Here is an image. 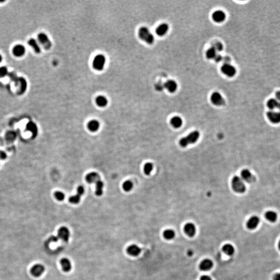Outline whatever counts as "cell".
I'll return each instance as SVG.
<instances>
[{"label": "cell", "instance_id": "6da1fadb", "mask_svg": "<svg viewBox=\"0 0 280 280\" xmlns=\"http://www.w3.org/2000/svg\"><path fill=\"white\" fill-rule=\"evenodd\" d=\"M200 132L195 130L190 132L187 136L182 138L180 141V145L182 147H186L190 144L195 143L200 138Z\"/></svg>", "mask_w": 280, "mask_h": 280}, {"label": "cell", "instance_id": "7a4b0ae2", "mask_svg": "<svg viewBox=\"0 0 280 280\" xmlns=\"http://www.w3.org/2000/svg\"><path fill=\"white\" fill-rule=\"evenodd\" d=\"M138 36L141 40L148 44L154 43V36L150 30L146 27H142L138 31Z\"/></svg>", "mask_w": 280, "mask_h": 280}, {"label": "cell", "instance_id": "3957f363", "mask_svg": "<svg viewBox=\"0 0 280 280\" xmlns=\"http://www.w3.org/2000/svg\"><path fill=\"white\" fill-rule=\"evenodd\" d=\"M231 186L235 192L239 194L244 193L246 190V186L241 177L234 176L231 180Z\"/></svg>", "mask_w": 280, "mask_h": 280}, {"label": "cell", "instance_id": "277c9868", "mask_svg": "<svg viewBox=\"0 0 280 280\" xmlns=\"http://www.w3.org/2000/svg\"><path fill=\"white\" fill-rule=\"evenodd\" d=\"M106 61V57L104 55L101 54L97 55L92 61V67L96 71H101L104 69Z\"/></svg>", "mask_w": 280, "mask_h": 280}, {"label": "cell", "instance_id": "5b68a950", "mask_svg": "<svg viewBox=\"0 0 280 280\" xmlns=\"http://www.w3.org/2000/svg\"><path fill=\"white\" fill-rule=\"evenodd\" d=\"M212 103L216 106H222L225 103V101L219 92H214L211 97Z\"/></svg>", "mask_w": 280, "mask_h": 280}, {"label": "cell", "instance_id": "8992f818", "mask_svg": "<svg viewBox=\"0 0 280 280\" xmlns=\"http://www.w3.org/2000/svg\"><path fill=\"white\" fill-rule=\"evenodd\" d=\"M222 72L228 77H233L236 73V69L229 63H225L222 67Z\"/></svg>", "mask_w": 280, "mask_h": 280}, {"label": "cell", "instance_id": "52a82bcc", "mask_svg": "<svg viewBox=\"0 0 280 280\" xmlns=\"http://www.w3.org/2000/svg\"><path fill=\"white\" fill-rule=\"evenodd\" d=\"M38 38L39 42L43 45L44 48L46 49H50L52 46V43L48 36L46 34H45L44 33H40L38 34Z\"/></svg>", "mask_w": 280, "mask_h": 280}, {"label": "cell", "instance_id": "ba28073f", "mask_svg": "<svg viewBox=\"0 0 280 280\" xmlns=\"http://www.w3.org/2000/svg\"><path fill=\"white\" fill-rule=\"evenodd\" d=\"M58 237L64 242H68L70 237V230L66 227L62 226L58 230Z\"/></svg>", "mask_w": 280, "mask_h": 280}, {"label": "cell", "instance_id": "9c48e42d", "mask_svg": "<svg viewBox=\"0 0 280 280\" xmlns=\"http://www.w3.org/2000/svg\"><path fill=\"white\" fill-rule=\"evenodd\" d=\"M241 178L248 183H251L255 180V178L248 169H243L241 172Z\"/></svg>", "mask_w": 280, "mask_h": 280}, {"label": "cell", "instance_id": "30bf717a", "mask_svg": "<svg viewBox=\"0 0 280 280\" xmlns=\"http://www.w3.org/2000/svg\"><path fill=\"white\" fill-rule=\"evenodd\" d=\"M260 223V219L258 216H253L248 219L246 223V227L250 230L255 229Z\"/></svg>", "mask_w": 280, "mask_h": 280}, {"label": "cell", "instance_id": "8fae6325", "mask_svg": "<svg viewBox=\"0 0 280 280\" xmlns=\"http://www.w3.org/2000/svg\"><path fill=\"white\" fill-rule=\"evenodd\" d=\"M267 116L270 122L274 124L280 122V112L270 111L267 112Z\"/></svg>", "mask_w": 280, "mask_h": 280}, {"label": "cell", "instance_id": "7c38bea8", "mask_svg": "<svg viewBox=\"0 0 280 280\" xmlns=\"http://www.w3.org/2000/svg\"><path fill=\"white\" fill-rule=\"evenodd\" d=\"M184 230L187 236L193 237L196 234V226L192 223H187L184 226Z\"/></svg>", "mask_w": 280, "mask_h": 280}, {"label": "cell", "instance_id": "4fadbf2b", "mask_svg": "<svg viewBox=\"0 0 280 280\" xmlns=\"http://www.w3.org/2000/svg\"><path fill=\"white\" fill-rule=\"evenodd\" d=\"M213 267V262L210 259H204L200 262L199 268L200 270L203 271H207L211 270Z\"/></svg>", "mask_w": 280, "mask_h": 280}, {"label": "cell", "instance_id": "5bb4252c", "mask_svg": "<svg viewBox=\"0 0 280 280\" xmlns=\"http://www.w3.org/2000/svg\"><path fill=\"white\" fill-rule=\"evenodd\" d=\"M226 14L222 10H216L212 15V18L215 22L220 23L226 19Z\"/></svg>", "mask_w": 280, "mask_h": 280}, {"label": "cell", "instance_id": "9a60e30c", "mask_svg": "<svg viewBox=\"0 0 280 280\" xmlns=\"http://www.w3.org/2000/svg\"><path fill=\"white\" fill-rule=\"evenodd\" d=\"M45 271V268L42 265L36 264L32 267L31 269V274L35 277L41 276Z\"/></svg>", "mask_w": 280, "mask_h": 280}, {"label": "cell", "instance_id": "2e32d148", "mask_svg": "<svg viewBox=\"0 0 280 280\" xmlns=\"http://www.w3.org/2000/svg\"><path fill=\"white\" fill-rule=\"evenodd\" d=\"M127 252L131 256H138L141 252V248L136 244H131L127 248Z\"/></svg>", "mask_w": 280, "mask_h": 280}, {"label": "cell", "instance_id": "e0dca14e", "mask_svg": "<svg viewBox=\"0 0 280 280\" xmlns=\"http://www.w3.org/2000/svg\"><path fill=\"white\" fill-rule=\"evenodd\" d=\"M164 87L166 88L169 92L171 93L175 92L178 88V84L175 81L173 80H169L165 83Z\"/></svg>", "mask_w": 280, "mask_h": 280}, {"label": "cell", "instance_id": "ac0fdd59", "mask_svg": "<svg viewBox=\"0 0 280 280\" xmlns=\"http://www.w3.org/2000/svg\"><path fill=\"white\" fill-rule=\"evenodd\" d=\"M99 180H100V176L96 172H90L87 174L86 176V181L89 184L96 183Z\"/></svg>", "mask_w": 280, "mask_h": 280}, {"label": "cell", "instance_id": "d6986e66", "mask_svg": "<svg viewBox=\"0 0 280 280\" xmlns=\"http://www.w3.org/2000/svg\"><path fill=\"white\" fill-rule=\"evenodd\" d=\"M60 264L62 267V270L66 272H69L72 269L71 262L68 258H62L60 260Z\"/></svg>", "mask_w": 280, "mask_h": 280}, {"label": "cell", "instance_id": "ffe728a7", "mask_svg": "<svg viewBox=\"0 0 280 280\" xmlns=\"http://www.w3.org/2000/svg\"><path fill=\"white\" fill-rule=\"evenodd\" d=\"M169 30V26L167 24H162L156 28V34L160 36H164Z\"/></svg>", "mask_w": 280, "mask_h": 280}, {"label": "cell", "instance_id": "44dd1931", "mask_svg": "<svg viewBox=\"0 0 280 280\" xmlns=\"http://www.w3.org/2000/svg\"><path fill=\"white\" fill-rule=\"evenodd\" d=\"M13 52L16 57H21L24 56L26 52V48L22 45H17L14 47Z\"/></svg>", "mask_w": 280, "mask_h": 280}, {"label": "cell", "instance_id": "7402d4cb", "mask_svg": "<svg viewBox=\"0 0 280 280\" xmlns=\"http://www.w3.org/2000/svg\"><path fill=\"white\" fill-rule=\"evenodd\" d=\"M95 101L97 105L100 108H104L108 104V99L103 95H100L97 97Z\"/></svg>", "mask_w": 280, "mask_h": 280}, {"label": "cell", "instance_id": "603a6c76", "mask_svg": "<svg viewBox=\"0 0 280 280\" xmlns=\"http://www.w3.org/2000/svg\"><path fill=\"white\" fill-rule=\"evenodd\" d=\"M268 108L271 110L274 109H278L280 110V102L278 101L276 99H270L268 100L267 103Z\"/></svg>", "mask_w": 280, "mask_h": 280}, {"label": "cell", "instance_id": "cb8c5ba5", "mask_svg": "<svg viewBox=\"0 0 280 280\" xmlns=\"http://www.w3.org/2000/svg\"><path fill=\"white\" fill-rule=\"evenodd\" d=\"M265 217L267 220L271 223L276 222L278 219V214L273 211H268L265 214Z\"/></svg>", "mask_w": 280, "mask_h": 280}, {"label": "cell", "instance_id": "d4e9b609", "mask_svg": "<svg viewBox=\"0 0 280 280\" xmlns=\"http://www.w3.org/2000/svg\"><path fill=\"white\" fill-rule=\"evenodd\" d=\"M222 250L225 254L228 256H231L234 255L235 252L234 246L232 244L227 243L223 245L222 248Z\"/></svg>", "mask_w": 280, "mask_h": 280}, {"label": "cell", "instance_id": "484cf974", "mask_svg": "<svg viewBox=\"0 0 280 280\" xmlns=\"http://www.w3.org/2000/svg\"><path fill=\"white\" fill-rule=\"evenodd\" d=\"M170 123L174 128H180L183 124V120L182 118L179 116H174L171 118L170 120Z\"/></svg>", "mask_w": 280, "mask_h": 280}, {"label": "cell", "instance_id": "4316f807", "mask_svg": "<svg viewBox=\"0 0 280 280\" xmlns=\"http://www.w3.org/2000/svg\"><path fill=\"white\" fill-rule=\"evenodd\" d=\"M88 128L91 132H96L98 131L100 127V124L97 120H90L88 124Z\"/></svg>", "mask_w": 280, "mask_h": 280}, {"label": "cell", "instance_id": "83f0119b", "mask_svg": "<svg viewBox=\"0 0 280 280\" xmlns=\"http://www.w3.org/2000/svg\"><path fill=\"white\" fill-rule=\"evenodd\" d=\"M163 236L166 240H171L175 238V232L173 229H167L164 230L163 232Z\"/></svg>", "mask_w": 280, "mask_h": 280}, {"label": "cell", "instance_id": "f1b7e54d", "mask_svg": "<svg viewBox=\"0 0 280 280\" xmlns=\"http://www.w3.org/2000/svg\"><path fill=\"white\" fill-rule=\"evenodd\" d=\"M27 129L32 133L33 136H37L38 130L36 124L34 122H28L27 125Z\"/></svg>", "mask_w": 280, "mask_h": 280}, {"label": "cell", "instance_id": "f546056e", "mask_svg": "<svg viewBox=\"0 0 280 280\" xmlns=\"http://www.w3.org/2000/svg\"><path fill=\"white\" fill-rule=\"evenodd\" d=\"M96 184V194L97 196H100L103 194V188L104 187V183L101 180L98 181L95 183Z\"/></svg>", "mask_w": 280, "mask_h": 280}, {"label": "cell", "instance_id": "4dcf8cb0", "mask_svg": "<svg viewBox=\"0 0 280 280\" xmlns=\"http://www.w3.org/2000/svg\"><path fill=\"white\" fill-rule=\"evenodd\" d=\"M28 44L30 46H31L32 48H33L34 51L36 53H38V54L40 53L41 52L40 47L39 46L38 43H37V41L35 39H34V38L30 39V40L28 41Z\"/></svg>", "mask_w": 280, "mask_h": 280}, {"label": "cell", "instance_id": "1f68e13d", "mask_svg": "<svg viewBox=\"0 0 280 280\" xmlns=\"http://www.w3.org/2000/svg\"><path fill=\"white\" fill-rule=\"evenodd\" d=\"M17 133L14 131H9L5 134V139L8 142H13L16 140Z\"/></svg>", "mask_w": 280, "mask_h": 280}, {"label": "cell", "instance_id": "d6a6232c", "mask_svg": "<svg viewBox=\"0 0 280 280\" xmlns=\"http://www.w3.org/2000/svg\"><path fill=\"white\" fill-rule=\"evenodd\" d=\"M217 52L213 47L211 48H209L208 50H207L206 52V57L209 59H214L215 57H216V55H217V52Z\"/></svg>", "mask_w": 280, "mask_h": 280}, {"label": "cell", "instance_id": "836d02e7", "mask_svg": "<svg viewBox=\"0 0 280 280\" xmlns=\"http://www.w3.org/2000/svg\"><path fill=\"white\" fill-rule=\"evenodd\" d=\"M18 81L20 82V94H23V93L26 91V80L24 78H19Z\"/></svg>", "mask_w": 280, "mask_h": 280}, {"label": "cell", "instance_id": "e575fe53", "mask_svg": "<svg viewBox=\"0 0 280 280\" xmlns=\"http://www.w3.org/2000/svg\"><path fill=\"white\" fill-rule=\"evenodd\" d=\"M153 169V164L150 162H147L144 165V172L146 175H150Z\"/></svg>", "mask_w": 280, "mask_h": 280}, {"label": "cell", "instance_id": "d590c367", "mask_svg": "<svg viewBox=\"0 0 280 280\" xmlns=\"http://www.w3.org/2000/svg\"><path fill=\"white\" fill-rule=\"evenodd\" d=\"M122 188L126 192H129L133 188V183L130 181H127L122 185Z\"/></svg>", "mask_w": 280, "mask_h": 280}, {"label": "cell", "instance_id": "8d00e7d4", "mask_svg": "<svg viewBox=\"0 0 280 280\" xmlns=\"http://www.w3.org/2000/svg\"><path fill=\"white\" fill-rule=\"evenodd\" d=\"M80 197L81 196L77 194L71 196L69 198V202L72 204H78L80 202Z\"/></svg>", "mask_w": 280, "mask_h": 280}, {"label": "cell", "instance_id": "74e56055", "mask_svg": "<svg viewBox=\"0 0 280 280\" xmlns=\"http://www.w3.org/2000/svg\"><path fill=\"white\" fill-rule=\"evenodd\" d=\"M54 196L56 199L58 201H62L64 200L65 197L64 194L61 192H56L55 193Z\"/></svg>", "mask_w": 280, "mask_h": 280}, {"label": "cell", "instance_id": "f35d334b", "mask_svg": "<svg viewBox=\"0 0 280 280\" xmlns=\"http://www.w3.org/2000/svg\"><path fill=\"white\" fill-rule=\"evenodd\" d=\"M8 74V69L5 66L0 68V77H3Z\"/></svg>", "mask_w": 280, "mask_h": 280}, {"label": "cell", "instance_id": "ab89813d", "mask_svg": "<svg viewBox=\"0 0 280 280\" xmlns=\"http://www.w3.org/2000/svg\"><path fill=\"white\" fill-rule=\"evenodd\" d=\"M213 47L215 49L216 52H220V51H222L223 49V45L221 43H220V42H217V43H215V44H214V45L213 46Z\"/></svg>", "mask_w": 280, "mask_h": 280}, {"label": "cell", "instance_id": "60d3db41", "mask_svg": "<svg viewBox=\"0 0 280 280\" xmlns=\"http://www.w3.org/2000/svg\"><path fill=\"white\" fill-rule=\"evenodd\" d=\"M85 189L83 186H78V188L77 189V194L80 195V196H82L84 194Z\"/></svg>", "mask_w": 280, "mask_h": 280}, {"label": "cell", "instance_id": "b9f144b4", "mask_svg": "<svg viewBox=\"0 0 280 280\" xmlns=\"http://www.w3.org/2000/svg\"><path fill=\"white\" fill-rule=\"evenodd\" d=\"M7 158V155L6 153L4 152L3 150H0V159L5 160Z\"/></svg>", "mask_w": 280, "mask_h": 280}, {"label": "cell", "instance_id": "7bdbcfd3", "mask_svg": "<svg viewBox=\"0 0 280 280\" xmlns=\"http://www.w3.org/2000/svg\"><path fill=\"white\" fill-rule=\"evenodd\" d=\"M155 87H156V89L158 90V91H161L164 88V85H162V84H160V83H158V84H156Z\"/></svg>", "mask_w": 280, "mask_h": 280}, {"label": "cell", "instance_id": "ee69618b", "mask_svg": "<svg viewBox=\"0 0 280 280\" xmlns=\"http://www.w3.org/2000/svg\"><path fill=\"white\" fill-rule=\"evenodd\" d=\"M215 61L217 62H220L221 60H222L223 58L222 56H220V55H216V57H215V58L214 59Z\"/></svg>", "mask_w": 280, "mask_h": 280}, {"label": "cell", "instance_id": "f6af8a7d", "mask_svg": "<svg viewBox=\"0 0 280 280\" xmlns=\"http://www.w3.org/2000/svg\"><path fill=\"white\" fill-rule=\"evenodd\" d=\"M200 280H212V279L210 276L204 275L200 278Z\"/></svg>", "mask_w": 280, "mask_h": 280}, {"label": "cell", "instance_id": "bcb514c9", "mask_svg": "<svg viewBox=\"0 0 280 280\" xmlns=\"http://www.w3.org/2000/svg\"><path fill=\"white\" fill-rule=\"evenodd\" d=\"M272 279L273 280H280V273H276L274 274Z\"/></svg>", "mask_w": 280, "mask_h": 280}, {"label": "cell", "instance_id": "7dc6e473", "mask_svg": "<svg viewBox=\"0 0 280 280\" xmlns=\"http://www.w3.org/2000/svg\"><path fill=\"white\" fill-rule=\"evenodd\" d=\"M276 100L280 102V91H278L276 92Z\"/></svg>", "mask_w": 280, "mask_h": 280}, {"label": "cell", "instance_id": "c3c4849f", "mask_svg": "<svg viewBox=\"0 0 280 280\" xmlns=\"http://www.w3.org/2000/svg\"><path fill=\"white\" fill-rule=\"evenodd\" d=\"M230 61V58H229V57H225V62H226L225 63H229Z\"/></svg>", "mask_w": 280, "mask_h": 280}, {"label": "cell", "instance_id": "681fc988", "mask_svg": "<svg viewBox=\"0 0 280 280\" xmlns=\"http://www.w3.org/2000/svg\"><path fill=\"white\" fill-rule=\"evenodd\" d=\"M278 246L279 250L280 251V239L279 240V241L278 245Z\"/></svg>", "mask_w": 280, "mask_h": 280}, {"label": "cell", "instance_id": "f907efd6", "mask_svg": "<svg viewBox=\"0 0 280 280\" xmlns=\"http://www.w3.org/2000/svg\"><path fill=\"white\" fill-rule=\"evenodd\" d=\"M2 59H3V58H2V56H1V55L0 54V63L1 62V61H2Z\"/></svg>", "mask_w": 280, "mask_h": 280}]
</instances>
